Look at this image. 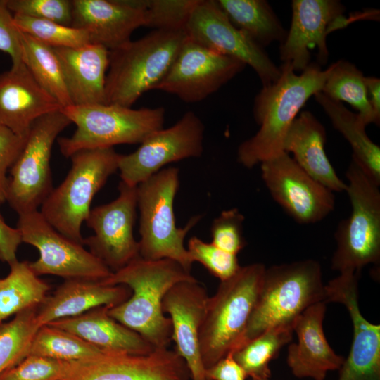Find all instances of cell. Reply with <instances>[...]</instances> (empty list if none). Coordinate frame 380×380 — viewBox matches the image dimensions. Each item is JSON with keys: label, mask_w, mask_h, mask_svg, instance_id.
<instances>
[{"label": "cell", "mask_w": 380, "mask_h": 380, "mask_svg": "<svg viewBox=\"0 0 380 380\" xmlns=\"http://www.w3.org/2000/svg\"><path fill=\"white\" fill-rule=\"evenodd\" d=\"M331 68L332 64L322 70L319 64L310 63L297 75L290 63L282 64L279 78L255 97L253 116L260 129L239 146V163L251 168L284 151L289 129L310 97L321 91Z\"/></svg>", "instance_id": "1"}, {"label": "cell", "mask_w": 380, "mask_h": 380, "mask_svg": "<svg viewBox=\"0 0 380 380\" xmlns=\"http://www.w3.org/2000/svg\"><path fill=\"white\" fill-rule=\"evenodd\" d=\"M196 279L172 260H151L139 256L101 281L131 290L130 297L109 308L108 314L158 348H167L172 341L171 319L163 311L165 294L177 283Z\"/></svg>", "instance_id": "2"}, {"label": "cell", "mask_w": 380, "mask_h": 380, "mask_svg": "<svg viewBox=\"0 0 380 380\" xmlns=\"http://www.w3.org/2000/svg\"><path fill=\"white\" fill-rule=\"evenodd\" d=\"M265 269L262 263L241 267L233 277L220 281L215 294L208 297L199 333L205 369L242 346Z\"/></svg>", "instance_id": "3"}, {"label": "cell", "mask_w": 380, "mask_h": 380, "mask_svg": "<svg viewBox=\"0 0 380 380\" xmlns=\"http://www.w3.org/2000/svg\"><path fill=\"white\" fill-rule=\"evenodd\" d=\"M186 38L184 30H153L109 51L106 103L131 107L165 76Z\"/></svg>", "instance_id": "4"}, {"label": "cell", "mask_w": 380, "mask_h": 380, "mask_svg": "<svg viewBox=\"0 0 380 380\" xmlns=\"http://www.w3.org/2000/svg\"><path fill=\"white\" fill-rule=\"evenodd\" d=\"M319 302L327 303L319 262L308 259L266 268L242 345L270 329L293 328L306 309Z\"/></svg>", "instance_id": "5"}, {"label": "cell", "mask_w": 380, "mask_h": 380, "mask_svg": "<svg viewBox=\"0 0 380 380\" xmlns=\"http://www.w3.org/2000/svg\"><path fill=\"white\" fill-rule=\"evenodd\" d=\"M179 187V170L174 167L163 168L137 185L139 256L151 260L170 259L191 272L194 262L184 239L202 216L195 215L185 227H177L174 201Z\"/></svg>", "instance_id": "6"}, {"label": "cell", "mask_w": 380, "mask_h": 380, "mask_svg": "<svg viewBox=\"0 0 380 380\" xmlns=\"http://www.w3.org/2000/svg\"><path fill=\"white\" fill-rule=\"evenodd\" d=\"M61 112L77 127L70 137L57 139L61 153L67 158L86 149L141 144L163 128L165 120L163 107L133 109L108 103L71 105Z\"/></svg>", "instance_id": "7"}, {"label": "cell", "mask_w": 380, "mask_h": 380, "mask_svg": "<svg viewBox=\"0 0 380 380\" xmlns=\"http://www.w3.org/2000/svg\"><path fill=\"white\" fill-rule=\"evenodd\" d=\"M120 155L113 148H103L80 151L70 157L72 164L67 176L52 189L40 209L58 232L84 245L82 225L96 194L118 170Z\"/></svg>", "instance_id": "8"}, {"label": "cell", "mask_w": 380, "mask_h": 380, "mask_svg": "<svg viewBox=\"0 0 380 380\" xmlns=\"http://www.w3.org/2000/svg\"><path fill=\"white\" fill-rule=\"evenodd\" d=\"M346 192L352 212L343 220L335 233L336 248L331 269L342 272L361 271L380 260V191L358 164L352 159L346 172Z\"/></svg>", "instance_id": "9"}, {"label": "cell", "mask_w": 380, "mask_h": 380, "mask_svg": "<svg viewBox=\"0 0 380 380\" xmlns=\"http://www.w3.org/2000/svg\"><path fill=\"white\" fill-rule=\"evenodd\" d=\"M71 122L61 112L46 114L32 125L8 177L6 201L18 214L37 210L52 191L51 151Z\"/></svg>", "instance_id": "10"}, {"label": "cell", "mask_w": 380, "mask_h": 380, "mask_svg": "<svg viewBox=\"0 0 380 380\" xmlns=\"http://www.w3.org/2000/svg\"><path fill=\"white\" fill-rule=\"evenodd\" d=\"M17 228L22 241L39 251L38 259L30 262L37 276L103 281L113 273L84 245L58 232L38 210L18 215Z\"/></svg>", "instance_id": "11"}, {"label": "cell", "mask_w": 380, "mask_h": 380, "mask_svg": "<svg viewBox=\"0 0 380 380\" xmlns=\"http://www.w3.org/2000/svg\"><path fill=\"white\" fill-rule=\"evenodd\" d=\"M204 130L196 113H185L172 126L148 136L133 153L120 155L121 182L137 186L169 163L201 156Z\"/></svg>", "instance_id": "12"}, {"label": "cell", "mask_w": 380, "mask_h": 380, "mask_svg": "<svg viewBox=\"0 0 380 380\" xmlns=\"http://www.w3.org/2000/svg\"><path fill=\"white\" fill-rule=\"evenodd\" d=\"M186 36L221 54L251 66L262 86L275 82L280 69L264 48L236 28L214 0H198L184 28Z\"/></svg>", "instance_id": "13"}, {"label": "cell", "mask_w": 380, "mask_h": 380, "mask_svg": "<svg viewBox=\"0 0 380 380\" xmlns=\"http://www.w3.org/2000/svg\"><path fill=\"white\" fill-rule=\"evenodd\" d=\"M137 186L120 182L118 196L108 203L91 209L85 221L94 235L84 238L83 244L113 272L139 257V241L133 234L137 208Z\"/></svg>", "instance_id": "14"}, {"label": "cell", "mask_w": 380, "mask_h": 380, "mask_svg": "<svg viewBox=\"0 0 380 380\" xmlns=\"http://www.w3.org/2000/svg\"><path fill=\"white\" fill-rule=\"evenodd\" d=\"M245 66L186 36L170 70L154 89L174 94L187 103L198 102L217 91Z\"/></svg>", "instance_id": "15"}, {"label": "cell", "mask_w": 380, "mask_h": 380, "mask_svg": "<svg viewBox=\"0 0 380 380\" xmlns=\"http://www.w3.org/2000/svg\"><path fill=\"white\" fill-rule=\"evenodd\" d=\"M261 164V175L273 199L300 224L316 223L333 211V191L303 170L288 153Z\"/></svg>", "instance_id": "16"}, {"label": "cell", "mask_w": 380, "mask_h": 380, "mask_svg": "<svg viewBox=\"0 0 380 380\" xmlns=\"http://www.w3.org/2000/svg\"><path fill=\"white\" fill-rule=\"evenodd\" d=\"M185 361L168 348L148 354L105 351L70 361L60 380H189Z\"/></svg>", "instance_id": "17"}, {"label": "cell", "mask_w": 380, "mask_h": 380, "mask_svg": "<svg viewBox=\"0 0 380 380\" xmlns=\"http://www.w3.org/2000/svg\"><path fill=\"white\" fill-rule=\"evenodd\" d=\"M289 30L279 46L280 59L293 70L303 72L310 64V49H317L319 65L327 63V36L347 25L350 20L344 6L336 0H293Z\"/></svg>", "instance_id": "18"}, {"label": "cell", "mask_w": 380, "mask_h": 380, "mask_svg": "<svg viewBox=\"0 0 380 380\" xmlns=\"http://www.w3.org/2000/svg\"><path fill=\"white\" fill-rule=\"evenodd\" d=\"M360 272L346 270L325 285L327 302L343 304L350 317L353 337L338 380H380V325L367 320L358 303Z\"/></svg>", "instance_id": "19"}, {"label": "cell", "mask_w": 380, "mask_h": 380, "mask_svg": "<svg viewBox=\"0 0 380 380\" xmlns=\"http://www.w3.org/2000/svg\"><path fill=\"white\" fill-rule=\"evenodd\" d=\"M71 26L84 30L91 43L113 50L146 25V0H72Z\"/></svg>", "instance_id": "20"}, {"label": "cell", "mask_w": 380, "mask_h": 380, "mask_svg": "<svg viewBox=\"0 0 380 380\" xmlns=\"http://www.w3.org/2000/svg\"><path fill=\"white\" fill-rule=\"evenodd\" d=\"M208 295L197 279L174 285L163 300L172 322L175 351L185 361L191 380H207L199 347V333Z\"/></svg>", "instance_id": "21"}, {"label": "cell", "mask_w": 380, "mask_h": 380, "mask_svg": "<svg viewBox=\"0 0 380 380\" xmlns=\"http://www.w3.org/2000/svg\"><path fill=\"white\" fill-rule=\"evenodd\" d=\"M61 109L23 61L0 73V125L14 134L27 137L37 120Z\"/></svg>", "instance_id": "22"}, {"label": "cell", "mask_w": 380, "mask_h": 380, "mask_svg": "<svg viewBox=\"0 0 380 380\" xmlns=\"http://www.w3.org/2000/svg\"><path fill=\"white\" fill-rule=\"evenodd\" d=\"M326 302L315 303L295 321L297 341L288 348L287 364L298 378L324 380L329 371L340 369L345 358L329 346L323 330Z\"/></svg>", "instance_id": "23"}, {"label": "cell", "mask_w": 380, "mask_h": 380, "mask_svg": "<svg viewBox=\"0 0 380 380\" xmlns=\"http://www.w3.org/2000/svg\"><path fill=\"white\" fill-rule=\"evenodd\" d=\"M131 294V290L124 285H107L91 279H65L38 306L37 322L40 327L98 307L112 308L127 300Z\"/></svg>", "instance_id": "24"}, {"label": "cell", "mask_w": 380, "mask_h": 380, "mask_svg": "<svg viewBox=\"0 0 380 380\" xmlns=\"http://www.w3.org/2000/svg\"><path fill=\"white\" fill-rule=\"evenodd\" d=\"M53 50L60 61L72 105L106 103L109 50L94 43L76 48L54 47Z\"/></svg>", "instance_id": "25"}, {"label": "cell", "mask_w": 380, "mask_h": 380, "mask_svg": "<svg viewBox=\"0 0 380 380\" xmlns=\"http://www.w3.org/2000/svg\"><path fill=\"white\" fill-rule=\"evenodd\" d=\"M326 130L309 111L293 120L284 141V151L291 153L297 164L331 191H346L347 184L336 175L324 151Z\"/></svg>", "instance_id": "26"}, {"label": "cell", "mask_w": 380, "mask_h": 380, "mask_svg": "<svg viewBox=\"0 0 380 380\" xmlns=\"http://www.w3.org/2000/svg\"><path fill=\"white\" fill-rule=\"evenodd\" d=\"M108 308L98 307L48 324L68 331L106 351L143 355L155 349L141 335L110 317Z\"/></svg>", "instance_id": "27"}, {"label": "cell", "mask_w": 380, "mask_h": 380, "mask_svg": "<svg viewBox=\"0 0 380 380\" xmlns=\"http://www.w3.org/2000/svg\"><path fill=\"white\" fill-rule=\"evenodd\" d=\"M317 102L329 116L334 127L350 144L354 160L367 176L380 184V148L365 132L366 126L357 113L348 110L341 102L331 99L321 91L314 95Z\"/></svg>", "instance_id": "28"}, {"label": "cell", "mask_w": 380, "mask_h": 380, "mask_svg": "<svg viewBox=\"0 0 380 380\" xmlns=\"http://www.w3.org/2000/svg\"><path fill=\"white\" fill-rule=\"evenodd\" d=\"M230 22L264 48L284 41L287 32L265 0H216Z\"/></svg>", "instance_id": "29"}, {"label": "cell", "mask_w": 380, "mask_h": 380, "mask_svg": "<svg viewBox=\"0 0 380 380\" xmlns=\"http://www.w3.org/2000/svg\"><path fill=\"white\" fill-rule=\"evenodd\" d=\"M49 289L32 270L30 262L18 260L10 265L8 274L0 279V324L13 315L39 306Z\"/></svg>", "instance_id": "30"}, {"label": "cell", "mask_w": 380, "mask_h": 380, "mask_svg": "<svg viewBox=\"0 0 380 380\" xmlns=\"http://www.w3.org/2000/svg\"><path fill=\"white\" fill-rule=\"evenodd\" d=\"M20 40L23 61L37 82L59 103L62 109L72 105L53 48L21 32Z\"/></svg>", "instance_id": "31"}, {"label": "cell", "mask_w": 380, "mask_h": 380, "mask_svg": "<svg viewBox=\"0 0 380 380\" xmlns=\"http://www.w3.org/2000/svg\"><path fill=\"white\" fill-rule=\"evenodd\" d=\"M321 92L335 101L348 103L358 111L357 116L365 126L376 124L368 101L365 76L353 63L344 60L333 63Z\"/></svg>", "instance_id": "32"}, {"label": "cell", "mask_w": 380, "mask_h": 380, "mask_svg": "<svg viewBox=\"0 0 380 380\" xmlns=\"http://www.w3.org/2000/svg\"><path fill=\"white\" fill-rule=\"evenodd\" d=\"M293 328L279 327L270 329L246 341L232 353L234 360L251 379H270V361L280 349L291 341Z\"/></svg>", "instance_id": "33"}, {"label": "cell", "mask_w": 380, "mask_h": 380, "mask_svg": "<svg viewBox=\"0 0 380 380\" xmlns=\"http://www.w3.org/2000/svg\"><path fill=\"white\" fill-rule=\"evenodd\" d=\"M105 351L68 331L46 324L40 327L34 335L27 355L70 362L94 357Z\"/></svg>", "instance_id": "34"}, {"label": "cell", "mask_w": 380, "mask_h": 380, "mask_svg": "<svg viewBox=\"0 0 380 380\" xmlns=\"http://www.w3.org/2000/svg\"><path fill=\"white\" fill-rule=\"evenodd\" d=\"M37 308L23 310L11 321L0 324V376L27 356L32 338L39 328Z\"/></svg>", "instance_id": "35"}, {"label": "cell", "mask_w": 380, "mask_h": 380, "mask_svg": "<svg viewBox=\"0 0 380 380\" xmlns=\"http://www.w3.org/2000/svg\"><path fill=\"white\" fill-rule=\"evenodd\" d=\"M13 20L21 32L53 48H76L91 43L84 30L72 26L20 15H13Z\"/></svg>", "instance_id": "36"}, {"label": "cell", "mask_w": 380, "mask_h": 380, "mask_svg": "<svg viewBox=\"0 0 380 380\" xmlns=\"http://www.w3.org/2000/svg\"><path fill=\"white\" fill-rule=\"evenodd\" d=\"M186 248L194 262L201 263L220 281L233 277L241 267L236 255L226 252L197 236L189 239Z\"/></svg>", "instance_id": "37"}, {"label": "cell", "mask_w": 380, "mask_h": 380, "mask_svg": "<svg viewBox=\"0 0 380 380\" xmlns=\"http://www.w3.org/2000/svg\"><path fill=\"white\" fill-rule=\"evenodd\" d=\"M198 0H146V25L154 30H184Z\"/></svg>", "instance_id": "38"}, {"label": "cell", "mask_w": 380, "mask_h": 380, "mask_svg": "<svg viewBox=\"0 0 380 380\" xmlns=\"http://www.w3.org/2000/svg\"><path fill=\"white\" fill-rule=\"evenodd\" d=\"M244 220V215L236 208L223 210L212 222L211 243L237 255L246 245L243 233Z\"/></svg>", "instance_id": "39"}, {"label": "cell", "mask_w": 380, "mask_h": 380, "mask_svg": "<svg viewBox=\"0 0 380 380\" xmlns=\"http://www.w3.org/2000/svg\"><path fill=\"white\" fill-rule=\"evenodd\" d=\"M13 15L53 21L71 26L72 1L69 0H6Z\"/></svg>", "instance_id": "40"}, {"label": "cell", "mask_w": 380, "mask_h": 380, "mask_svg": "<svg viewBox=\"0 0 380 380\" xmlns=\"http://www.w3.org/2000/svg\"><path fill=\"white\" fill-rule=\"evenodd\" d=\"M68 363V361L27 355L1 374L0 380H60Z\"/></svg>", "instance_id": "41"}, {"label": "cell", "mask_w": 380, "mask_h": 380, "mask_svg": "<svg viewBox=\"0 0 380 380\" xmlns=\"http://www.w3.org/2000/svg\"><path fill=\"white\" fill-rule=\"evenodd\" d=\"M27 137L18 136L8 128L0 125V203L1 204L6 201L8 170L11 167L20 153Z\"/></svg>", "instance_id": "42"}, {"label": "cell", "mask_w": 380, "mask_h": 380, "mask_svg": "<svg viewBox=\"0 0 380 380\" xmlns=\"http://www.w3.org/2000/svg\"><path fill=\"white\" fill-rule=\"evenodd\" d=\"M0 51L10 56L12 65L23 62L20 32L14 23L6 0H0Z\"/></svg>", "instance_id": "43"}, {"label": "cell", "mask_w": 380, "mask_h": 380, "mask_svg": "<svg viewBox=\"0 0 380 380\" xmlns=\"http://www.w3.org/2000/svg\"><path fill=\"white\" fill-rule=\"evenodd\" d=\"M22 242L20 231L8 225L0 211V260L9 266L17 262V251Z\"/></svg>", "instance_id": "44"}, {"label": "cell", "mask_w": 380, "mask_h": 380, "mask_svg": "<svg viewBox=\"0 0 380 380\" xmlns=\"http://www.w3.org/2000/svg\"><path fill=\"white\" fill-rule=\"evenodd\" d=\"M205 376L210 380H246L247 375L231 353L207 368Z\"/></svg>", "instance_id": "45"}, {"label": "cell", "mask_w": 380, "mask_h": 380, "mask_svg": "<svg viewBox=\"0 0 380 380\" xmlns=\"http://www.w3.org/2000/svg\"><path fill=\"white\" fill-rule=\"evenodd\" d=\"M368 101L375 119L376 125L380 122V80L375 77H365Z\"/></svg>", "instance_id": "46"}, {"label": "cell", "mask_w": 380, "mask_h": 380, "mask_svg": "<svg viewBox=\"0 0 380 380\" xmlns=\"http://www.w3.org/2000/svg\"><path fill=\"white\" fill-rule=\"evenodd\" d=\"M251 380H270V379H251Z\"/></svg>", "instance_id": "47"}, {"label": "cell", "mask_w": 380, "mask_h": 380, "mask_svg": "<svg viewBox=\"0 0 380 380\" xmlns=\"http://www.w3.org/2000/svg\"><path fill=\"white\" fill-rule=\"evenodd\" d=\"M207 380H210V379H207Z\"/></svg>", "instance_id": "48"}]
</instances>
